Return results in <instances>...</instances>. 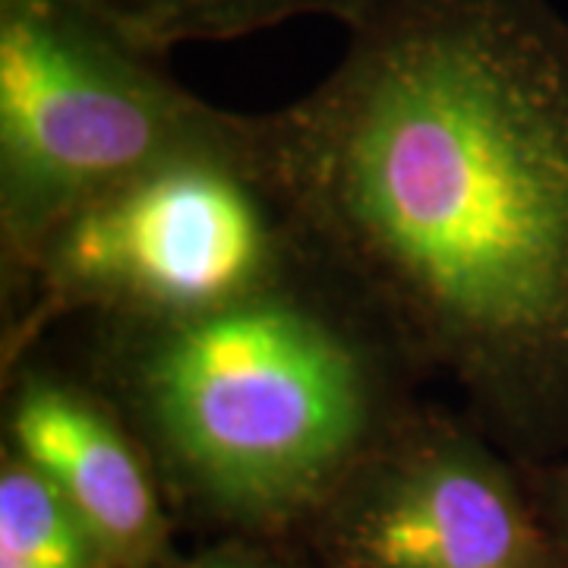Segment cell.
Instances as JSON below:
<instances>
[{
    "label": "cell",
    "mask_w": 568,
    "mask_h": 568,
    "mask_svg": "<svg viewBox=\"0 0 568 568\" xmlns=\"http://www.w3.org/2000/svg\"><path fill=\"white\" fill-rule=\"evenodd\" d=\"M250 152L301 253L487 439L568 446V22L379 0Z\"/></svg>",
    "instance_id": "obj_1"
},
{
    "label": "cell",
    "mask_w": 568,
    "mask_h": 568,
    "mask_svg": "<svg viewBox=\"0 0 568 568\" xmlns=\"http://www.w3.org/2000/svg\"><path fill=\"white\" fill-rule=\"evenodd\" d=\"M92 342L89 379L142 448L260 528L328 506L414 410V369L313 265L196 316L92 323Z\"/></svg>",
    "instance_id": "obj_2"
},
{
    "label": "cell",
    "mask_w": 568,
    "mask_h": 568,
    "mask_svg": "<svg viewBox=\"0 0 568 568\" xmlns=\"http://www.w3.org/2000/svg\"><path fill=\"white\" fill-rule=\"evenodd\" d=\"M82 0H0V287L82 203L152 164L244 140L246 114L183 89Z\"/></svg>",
    "instance_id": "obj_3"
},
{
    "label": "cell",
    "mask_w": 568,
    "mask_h": 568,
    "mask_svg": "<svg viewBox=\"0 0 568 568\" xmlns=\"http://www.w3.org/2000/svg\"><path fill=\"white\" fill-rule=\"evenodd\" d=\"M306 256L244 140L145 168L70 212L3 306V373L51 325L168 323L234 304L301 272Z\"/></svg>",
    "instance_id": "obj_4"
},
{
    "label": "cell",
    "mask_w": 568,
    "mask_h": 568,
    "mask_svg": "<svg viewBox=\"0 0 568 568\" xmlns=\"http://www.w3.org/2000/svg\"><path fill=\"white\" fill-rule=\"evenodd\" d=\"M477 426L417 407L332 496L345 568H547V544Z\"/></svg>",
    "instance_id": "obj_5"
},
{
    "label": "cell",
    "mask_w": 568,
    "mask_h": 568,
    "mask_svg": "<svg viewBox=\"0 0 568 568\" xmlns=\"http://www.w3.org/2000/svg\"><path fill=\"white\" fill-rule=\"evenodd\" d=\"M10 452L58 489L92 530L111 566H142L162 544L164 521L145 448L92 379L39 364L3 373Z\"/></svg>",
    "instance_id": "obj_6"
},
{
    "label": "cell",
    "mask_w": 568,
    "mask_h": 568,
    "mask_svg": "<svg viewBox=\"0 0 568 568\" xmlns=\"http://www.w3.org/2000/svg\"><path fill=\"white\" fill-rule=\"evenodd\" d=\"M142 51L164 58L190 41L244 39L301 17H328L351 29L379 0H82Z\"/></svg>",
    "instance_id": "obj_7"
},
{
    "label": "cell",
    "mask_w": 568,
    "mask_h": 568,
    "mask_svg": "<svg viewBox=\"0 0 568 568\" xmlns=\"http://www.w3.org/2000/svg\"><path fill=\"white\" fill-rule=\"evenodd\" d=\"M549 493H552V503H556V511H559L562 525H568V467H562L559 474H552Z\"/></svg>",
    "instance_id": "obj_8"
},
{
    "label": "cell",
    "mask_w": 568,
    "mask_h": 568,
    "mask_svg": "<svg viewBox=\"0 0 568 568\" xmlns=\"http://www.w3.org/2000/svg\"><path fill=\"white\" fill-rule=\"evenodd\" d=\"M186 568H275L263 566V562H250V559H234V556H212V559H203V562H193Z\"/></svg>",
    "instance_id": "obj_9"
},
{
    "label": "cell",
    "mask_w": 568,
    "mask_h": 568,
    "mask_svg": "<svg viewBox=\"0 0 568 568\" xmlns=\"http://www.w3.org/2000/svg\"><path fill=\"white\" fill-rule=\"evenodd\" d=\"M0 568H39L32 562H26L20 556H10V552H0Z\"/></svg>",
    "instance_id": "obj_10"
}]
</instances>
